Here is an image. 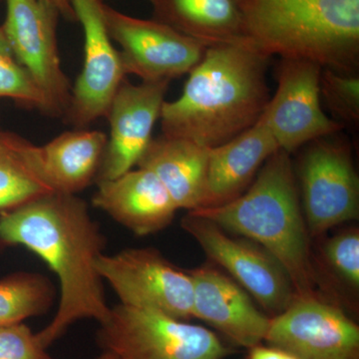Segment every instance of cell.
<instances>
[{"label": "cell", "mask_w": 359, "mask_h": 359, "mask_svg": "<svg viewBox=\"0 0 359 359\" xmlns=\"http://www.w3.org/2000/svg\"><path fill=\"white\" fill-rule=\"evenodd\" d=\"M190 212L262 245L287 269L299 297L318 294L311 236L289 153L280 149L271 155L237 199Z\"/></svg>", "instance_id": "3"}, {"label": "cell", "mask_w": 359, "mask_h": 359, "mask_svg": "<svg viewBox=\"0 0 359 359\" xmlns=\"http://www.w3.org/2000/svg\"><path fill=\"white\" fill-rule=\"evenodd\" d=\"M8 98L28 109L48 113L46 99L20 65L0 25V99Z\"/></svg>", "instance_id": "23"}, {"label": "cell", "mask_w": 359, "mask_h": 359, "mask_svg": "<svg viewBox=\"0 0 359 359\" xmlns=\"http://www.w3.org/2000/svg\"><path fill=\"white\" fill-rule=\"evenodd\" d=\"M188 273L194 287L193 318L212 325L238 346L252 348L266 339L271 318L231 276L210 264Z\"/></svg>", "instance_id": "15"}, {"label": "cell", "mask_w": 359, "mask_h": 359, "mask_svg": "<svg viewBox=\"0 0 359 359\" xmlns=\"http://www.w3.org/2000/svg\"><path fill=\"white\" fill-rule=\"evenodd\" d=\"M278 150L280 148L263 115L236 138L212 148L201 209L219 207L240 197L254 182L266 161Z\"/></svg>", "instance_id": "17"}, {"label": "cell", "mask_w": 359, "mask_h": 359, "mask_svg": "<svg viewBox=\"0 0 359 359\" xmlns=\"http://www.w3.org/2000/svg\"><path fill=\"white\" fill-rule=\"evenodd\" d=\"M249 359H297L278 347L257 346L250 348Z\"/></svg>", "instance_id": "27"}, {"label": "cell", "mask_w": 359, "mask_h": 359, "mask_svg": "<svg viewBox=\"0 0 359 359\" xmlns=\"http://www.w3.org/2000/svg\"><path fill=\"white\" fill-rule=\"evenodd\" d=\"M107 140L102 131L75 129L39 146L40 169L52 191L78 195L96 183Z\"/></svg>", "instance_id": "19"}, {"label": "cell", "mask_w": 359, "mask_h": 359, "mask_svg": "<svg viewBox=\"0 0 359 359\" xmlns=\"http://www.w3.org/2000/svg\"><path fill=\"white\" fill-rule=\"evenodd\" d=\"M266 342L297 359H359V327L337 304L299 297L271 318Z\"/></svg>", "instance_id": "11"}, {"label": "cell", "mask_w": 359, "mask_h": 359, "mask_svg": "<svg viewBox=\"0 0 359 359\" xmlns=\"http://www.w3.org/2000/svg\"><path fill=\"white\" fill-rule=\"evenodd\" d=\"M155 20L208 45L249 43L242 0H148ZM250 44V43H249Z\"/></svg>", "instance_id": "20"}, {"label": "cell", "mask_w": 359, "mask_h": 359, "mask_svg": "<svg viewBox=\"0 0 359 359\" xmlns=\"http://www.w3.org/2000/svg\"><path fill=\"white\" fill-rule=\"evenodd\" d=\"M92 204L136 236L153 235L171 224L178 208L150 170L137 168L97 182Z\"/></svg>", "instance_id": "16"}, {"label": "cell", "mask_w": 359, "mask_h": 359, "mask_svg": "<svg viewBox=\"0 0 359 359\" xmlns=\"http://www.w3.org/2000/svg\"><path fill=\"white\" fill-rule=\"evenodd\" d=\"M23 323L0 327V359H52Z\"/></svg>", "instance_id": "26"}, {"label": "cell", "mask_w": 359, "mask_h": 359, "mask_svg": "<svg viewBox=\"0 0 359 359\" xmlns=\"http://www.w3.org/2000/svg\"><path fill=\"white\" fill-rule=\"evenodd\" d=\"M101 1H103V0H101Z\"/></svg>", "instance_id": "30"}, {"label": "cell", "mask_w": 359, "mask_h": 359, "mask_svg": "<svg viewBox=\"0 0 359 359\" xmlns=\"http://www.w3.org/2000/svg\"><path fill=\"white\" fill-rule=\"evenodd\" d=\"M22 245L57 276L60 299L51 323L36 334L48 347L78 320L103 323L110 313L96 262L106 238L77 195L51 193L0 212V249Z\"/></svg>", "instance_id": "1"}, {"label": "cell", "mask_w": 359, "mask_h": 359, "mask_svg": "<svg viewBox=\"0 0 359 359\" xmlns=\"http://www.w3.org/2000/svg\"><path fill=\"white\" fill-rule=\"evenodd\" d=\"M56 289L47 276L15 271L0 278V327L42 316L52 308Z\"/></svg>", "instance_id": "22"}, {"label": "cell", "mask_w": 359, "mask_h": 359, "mask_svg": "<svg viewBox=\"0 0 359 359\" xmlns=\"http://www.w3.org/2000/svg\"><path fill=\"white\" fill-rule=\"evenodd\" d=\"M44 4H48L53 8H55L62 16L63 18L68 21H77L76 14H75L74 9H73L71 0H41Z\"/></svg>", "instance_id": "28"}, {"label": "cell", "mask_w": 359, "mask_h": 359, "mask_svg": "<svg viewBox=\"0 0 359 359\" xmlns=\"http://www.w3.org/2000/svg\"><path fill=\"white\" fill-rule=\"evenodd\" d=\"M51 193L40 169L39 146L0 129V212Z\"/></svg>", "instance_id": "21"}, {"label": "cell", "mask_w": 359, "mask_h": 359, "mask_svg": "<svg viewBox=\"0 0 359 359\" xmlns=\"http://www.w3.org/2000/svg\"><path fill=\"white\" fill-rule=\"evenodd\" d=\"M302 160V212L311 237L359 216V180L348 148L327 137Z\"/></svg>", "instance_id": "10"}, {"label": "cell", "mask_w": 359, "mask_h": 359, "mask_svg": "<svg viewBox=\"0 0 359 359\" xmlns=\"http://www.w3.org/2000/svg\"><path fill=\"white\" fill-rule=\"evenodd\" d=\"M96 269L120 304L149 309L180 320L193 318L194 287L188 271L152 248H130L102 254Z\"/></svg>", "instance_id": "6"}, {"label": "cell", "mask_w": 359, "mask_h": 359, "mask_svg": "<svg viewBox=\"0 0 359 359\" xmlns=\"http://www.w3.org/2000/svg\"><path fill=\"white\" fill-rule=\"evenodd\" d=\"M320 95L342 121L355 124L359 120V78L323 68L320 75Z\"/></svg>", "instance_id": "25"}, {"label": "cell", "mask_w": 359, "mask_h": 359, "mask_svg": "<svg viewBox=\"0 0 359 359\" xmlns=\"http://www.w3.org/2000/svg\"><path fill=\"white\" fill-rule=\"evenodd\" d=\"M4 1L6 15L1 27L14 55L43 93L48 106L47 116L65 118L72 86L59 56L60 14L41 0Z\"/></svg>", "instance_id": "9"}, {"label": "cell", "mask_w": 359, "mask_h": 359, "mask_svg": "<svg viewBox=\"0 0 359 359\" xmlns=\"http://www.w3.org/2000/svg\"><path fill=\"white\" fill-rule=\"evenodd\" d=\"M323 68L306 59L282 58L278 66V89L263 116L269 131L285 152L332 136L344 124L330 119L321 107Z\"/></svg>", "instance_id": "12"}, {"label": "cell", "mask_w": 359, "mask_h": 359, "mask_svg": "<svg viewBox=\"0 0 359 359\" xmlns=\"http://www.w3.org/2000/svg\"><path fill=\"white\" fill-rule=\"evenodd\" d=\"M169 84L170 81L123 82L106 117L110 134L96 183L118 178L137 166L152 141Z\"/></svg>", "instance_id": "14"}, {"label": "cell", "mask_w": 359, "mask_h": 359, "mask_svg": "<svg viewBox=\"0 0 359 359\" xmlns=\"http://www.w3.org/2000/svg\"><path fill=\"white\" fill-rule=\"evenodd\" d=\"M323 262L340 285L354 294L359 290V231L355 226L337 233L323 247Z\"/></svg>", "instance_id": "24"}, {"label": "cell", "mask_w": 359, "mask_h": 359, "mask_svg": "<svg viewBox=\"0 0 359 359\" xmlns=\"http://www.w3.org/2000/svg\"><path fill=\"white\" fill-rule=\"evenodd\" d=\"M269 58L249 43L208 46L181 96L163 104L162 134L212 149L250 128L271 99Z\"/></svg>", "instance_id": "2"}, {"label": "cell", "mask_w": 359, "mask_h": 359, "mask_svg": "<svg viewBox=\"0 0 359 359\" xmlns=\"http://www.w3.org/2000/svg\"><path fill=\"white\" fill-rule=\"evenodd\" d=\"M84 33L83 67L71 89L66 122L76 129L107 117L111 103L126 80L121 53L104 20L101 0H71Z\"/></svg>", "instance_id": "13"}, {"label": "cell", "mask_w": 359, "mask_h": 359, "mask_svg": "<svg viewBox=\"0 0 359 359\" xmlns=\"http://www.w3.org/2000/svg\"><path fill=\"white\" fill-rule=\"evenodd\" d=\"M210 150L195 142L162 134L153 138L137 167L162 182L178 210L201 209L204 201Z\"/></svg>", "instance_id": "18"}, {"label": "cell", "mask_w": 359, "mask_h": 359, "mask_svg": "<svg viewBox=\"0 0 359 359\" xmlns=\"http://www.w3.org/2000/svg\"><path fill=\"white\" fill-rule=\"evenodd\" d=\"M0 1H1V0H0Z\"/></svg>", "instance_id": "31"}, {"label": "cell", "mask_w": 359, "mask_h": 359, "mask_svg": "<svg viewBox=\"0 0 359 359\" xmlns=\"http://www.w3.org/2000/svg\"><path fill=\"white\" fill-rule=\"evenodd\" d=\"M98 342L118 359H224L231 351L201 325L118 304L99 323Z\"/></svg>", "instance_id": "5"}, {"label": "cell", "mask_w": 359, "mask_h": 359, "mask_svg": "<svg viewBox=\"0 0 359 359\" xmlns=\"http://www.w3.org/2000/svg\"><path fill=\"white\" fill-rule=\"evenodd\" d=\"M97 359H118L116 358L114 354L107 353V351H104L102 354H101L100 356H99Z\"/></svg>", "instance_id": "29"}, {"label": "cell", "mask_w": 359, "mask_h": 359, "mask_svg": "<svg viewBox=\"0 0 359 359\" xmlns=\"http://www.w3.org/2000/svg\"><path fill=\"white\" fill-rule=\"evenodd\" d=\"M181 226L212 262L273 316L283 313L297 297L287 269L262 245L244 237L231 238L211 219L190 212Z\"/></svg>", "instance_id": "7"}, {"label": "cell", "mask_w": 359, "mask_h": 359, "mask_svg": "<svg viewBox=\"0 0 359 359\" xmlns=\"http://www.w3.org/2000/svg\"><path fill=\"white\" fill-rule=\"evenodd\" d=\"M248 41L271 57L306 59L354 74L359 0H242Z\"/></svg>", "instance_id": "4"}, {"label": "cell", "mask_w": 359, "mask_h": 359, "mask_svg": "<svg viewBox=\"0 0 359 359\" xmlns=\"http://www.w3.org/2000/svg\"><path fill=\"white\" fill-rule=\"evenodd\" d=\"M104 20L127 74L143 82L171 81L189 74L204 57L208 45L157 20H142L102 4Z\"/></svg>", "instance_id": "8"}]
</instances>
